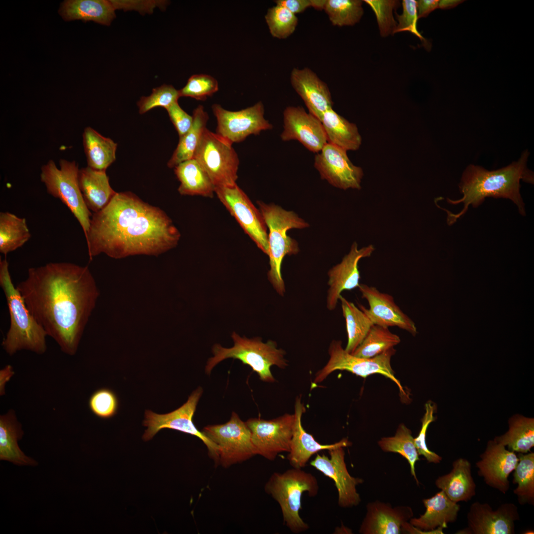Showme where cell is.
Segmentation results:
<instances>
[{
	"label": "cell",
	"instance_id": "cell-22",
	"mask_svg": "<svg viewBox=\"0 0 534 534\" xmlns=\"http://www.w3.org/2000/svg\"><path fill=\"white\" fill-rule=\"evenodd\" d=\"M374 250L373 245L358 249L357 243L354 242L349 253L343 257L339 264L328 271V285L329 287L326 300L328 310L335 309L343 291L358 287L360 279L358 262L362 258L370 257Z\"/></svg>",
	"mask_w": 534,
	"mask_h": 534
},
{
	"label": "cell",
	"instance_id": "cell-40",
	"mask_svg": "<svg viewBox=\"0 0 534 534\" xmlns=\"http://www.w3.org/2000/svg\"><path fill=\"white\" fill-rule=\"evenodd\" d=\"M400 342V337L389 328L373 324L361 344L352 354L371 358L393 348Z\"/></svg>",
	"mask_w": 534,
	"mask_h": 534
},
{
	"label": "cell",
	"instance_id": "cell-19",
	"mask_svg": "<svg viewBox=\"0 0 534 534\" xmlns=\"http://www.w3.org/2000/svg\"><path fill=\"white\" fill-rule=\"evenodd\" d=\"M284 141L297 140L308 150L318 153L328 142L321 122L300 106H288L283 112Z\"/></svg>",
	"mask_w": 534,
	"mask_h": 534
},
{
	"label": "cell",
	"instance_id": "cell-31",
	"mask_svg": "<svg viewBox=\"0 0 534 534\" xmlns=\"http://www.w3.org/2000/svg\"><path fill=\"white\" fill-rule=\"evenodd\" d=\"M174 172L180 182L178 191L181 195L214 196L215 185L206 172L194 158L176 166Z\"/></svg>",
	"mask_w": 534,
	"mask_h": 534
},
{
	"label": "cell",
	"instance_id": "cell-52",
	"mask_svg": "<svg viewBox=\"0 0 534 534\" xmlns=\"http://www.w3.org/2000/svg\"><path fill=\"white\" fill-rule=\"evenodd\" d=\"M438 0H416L418 18L427 17L431 12L438 8Z\"/></svg>",
	"mask_w": 534,
	"mask_h": 534
},
{
	"label": "cell",
	"instance_id": "cell-45",
	"mask_svg": "<svg viewBox=\"0 0 534 534\" xmlns=\"http://www.w3.org/2000/svg\"><path fill=\"white\" fill-rule=\"evenodd\" d=\"M180 97L179 90L173 86L163 85L152 89L148 96H142L137 103L139 113L143 114L156 107L167 109Z\"/></svg>",
	"mask_w": 534,
	"mask_h": 534
},
{
	"label": "cell",
	"instance_id": "cell-43",
	"mask_svg": "<svg viewBox=\"0 0 534 534\" xmlns=\"http://www.w3.org/2000/svg\"><path fill=\"white\" fill-rule=\"evenodd\" d=\"M89 406L96 416L104 419H110L117 413L119 400L116 393L111 389L100 388L90 396Z\"/></svg>",
	"mask_w": 534,
	"mask_h": 534
},
{
	"label": "cell",
	"instance_id": "cell-2",
	"mask_svg": "<svg viewBox=\"0 0 534 534\" xmlns=\"http://www.w3.org/2000/svg\"><path fill=\"white\" fill-rule=\"evenodd\" d=\"M85 237L90 260L101 253L120 259L158 256L175 248L180 233L162 210L124 192H117L104 208L93 213Z\"/></svg>",
	"mask_w": 534,
	"mask_h": 534
},
{
	"label": "cell",
	"instance_id": "cell-21",
	"mask_svg": "<svg viewBox=\"0 0 534 534\" xmlns=\"http://www.w3.org/2000/svg\"><path fill=\"white\" fill-rule=\"evenodd\" d=\"M480 458L476 463L478 475L488 486L505 494L510 488L508 477L519 461L516 453L490 440Z\"/></svg>",
	"mask_w": 534,
	"mask_h": 534
},
{
	"label": "cell",
	"instance_id": "cell-54",
	"mask_svg": "<svg viewBox=\"0 0 534 534\" xmlns=\"http://www.w3.org/2000/svg\"><path fill=\"white\" fill-rule=\"evenodd\" d=\"M461 0H439L438 8L441 9H449L456 6L461 2Z\"/></svg>",
	"mask_w": 534,
	"mask_h": 534
},
{
	"label": "cell",
	"instance_id": "cell-8",
	"mask_svg": "<svg viewBox=\"0 0 534 534\" xmlns=\"http://www.w3.org/2000/svg\"><path fill=\"white\" fill-rule=\"evenodd\" d=\"M60 168L53 160L41 168V180L48 194L60 199L71 211L81 226L85 237L89 230L92 214L88 208L78 182V165L75 161H59Z\"/></svg>",
	"mask_w": 534,
	"mask_h": 534
},
{
	"label": "cell",
	"instance_id": "cell-46",
	"mask_svg": "<svg viewBox=\"0 0 534 534\" xmlns=\"http://www.w3.org/2000/svg\"><path fill=\"white\" fill-rule=\"evenodd\" d=\"M219 89L218 81L214 77L206 74L191 76L185 86L179 90L180 97H190L204 101Z\"/></svg>",
	"mask_w": 534,
	"mask_h": 534
},
{
	"label": "cell",
	"instance_id": "cell-9",
	"mask_svg": "<svg viewBox=\"0 0 534 534\" xmlns=\"http://www.w3.org/2000/svg\"><path fill=\"white\" fill-rule=\"evenodd\" d=\"M211 179L215 187L236 184L239 160L232 143L207 128L193 158Z\"/></svg>",
	"mask_w": 534,
	"mask_h": 534
},
{
	"label": "cell",
	"instance_id": "cell-35",
	"mask_svg": "<svg viewBox=\"0 0 534 534\" xmlns=\"http://www.w3.org/2000/svg\"><path fill=\"white\" fill-rule=\"evenodd\" d=\"M193 124L189 131L179 137V142L167 165L175 168L180 163L192 159L206 130L209 116L199 105L193 112Z\"/></svg>",
	"mask_w": 534,
	"mask_h": 534
},
{
	"label": "cell",
	"instance_id": "cell-18",
	"mask_svg": "<svg viewBox=\"0 0 534 534\" xmlns=\"http://www.w3.org/2000/svg\"><path fill=\"white\" fill-rule=\"evenodd\" d=\"M328 451L330 457L317 453L310 462V465L334 481L338 491L339 506L349 508L357 506L361 499L356 487L362 483L363 480L349 474L345 463L343 447Z\"/></svg>",
	"mask_w": 534,
	"mask_h": 534
},
{
	"label": "cell",
	"instance_id": "cell-14",
	"mask_svg": "<svg viewBox=\"0 0 534 534\" xmlns=\"http://www.w3.org/2000/svg\"><path fill=\"white\" fill-rule=\"evenodd\" d=\"M246 422L251 431L257 455L273 461L279 453L289 452L294 414L286 413L271 420L252 418Z\"/></svg>",
	"mask_w": 534,
	"mask_h": 534
},
{
	"label": "cell",
	"instance_id": "cell-11",
	"mask_svg": "<svg viewBox=\"0 0 534 534\" xmlns=\"http://www.w3.org/2000/svg\"><path fill=\"white\" fill-rule=\"evenodd\" d=\"M202 432L218 446V465L223 468L245 461L257 455L249 428L235 412H232L230 419L225 423L207 425Z\"/></svg>",
	"mask_w": 534,
	"mask_h": 534
},
{
	"label": "cell",
	"instance_id": "cell-26",
	"mask_svg": "<svg viewBox=\"0 0 534 534\" xmlns=\"http://www.w3.org/2000/svg\"><path fill=\"white\" fill-rule=\"evenodd\" d=\"M425 513L418 518H411L410 524L425 534H443L448 523L456 521L460 506L450 499L442 490L432 497L424 499Z\"/></svg>",
	"mask_w": 534,
	"mask_h": 534
},
{
	"label": "cell",
	"instance_id": "cell-33",
	"mask_svg": "<svg viewBox=\"0 0 534 534\" xmlns=\"http://www.w3.org/2000/svg\"><path fill=\"white\" fill-rule=\"evenodd\" d=\"M83 139L88 166L106 171L116 160L117 144L89 127L85 129Z\"/></svg>",
	"mask_w": 534,
	"mask_h": 534
},
{
	"label": "cell",
	"instance_id": "cell-39",
	"mask_svg": "<svg viewBox=\"0 0 534 534\" xmlns=\"http://www.w3.org/2000/svg\"><path fill=\"white\" fill-rule=\"evenodd\" d=\"M518 462L513 471V491L521 505L534 504V452L518 453Z\"/></svg>",
	"mask_w": 534,
	"mask_h": 534
},
{
	"label": "cell",
	"instance_id": "cell-50",
	"mask_svg": "<svg viewBox=\"0 0 534 534\" xmlns=\"http://www.w3.org/2000/svg\"><path fill=\"white\" fill-rule=\"evenodd\" d=\"M115 9L135 10L139 12H150L156 6L165 3L158 0H111Z\"/></svg>",
	"mask_w": 534,
	"mask_h": 534
},
{
	"label": "cell",
	"instance_id": "cell-5",
	"mask_svg": "<svg viewBox=\"0 0 534 534\" xmlns=\"http://www.w3.org/2000/svg\"><path fill=\"white\" fill-rule=\"evenodd\" d=\"M267 227L270 269L267 276L277 293L283 296L285 283L281 273V265L286 255H296L299 252L297 241L287 235L292 229H303L309 224L291 211H287L273 203L257 202Z\"/></svg>",
	"mask_w": 534,
	"mask_h": 534
},
{
	"label": "cell",
	"instance_id": "cell-24",
	"mask_svg": "<svg viewBox=\"0 0 534 534\" xmlns=\"http://www.w3.org/2000/svg\"><path fill=\"white\" fill-rule=\"evenodd\" d=\"M367 512L360 525L362 534H399L412 517L408 506L392 507L390 504L376 500L367 505Z\"/></svg>",
	"mask_w": 534,
	"mask_h": 534
},
{
	"label": "cell",
	"instance_id": "cell-29",
	"mask_svg": "<svg viewBox=\"0 0 534 534\" xmlns=\"http://www.w3.org/2000/svg\"><path fill=\"white\" fill-rule=\"evenodd\" d=\"M115 10L111 0H67L61 3L58 13L65 21H92L109 26L116 17Z\"/></svg>",
	"mask_w": 534,
	"mask_h": 534
},
{
	"label": "cell",
	"instance_id": "cell-49",
	"mask_svg": "<svg viewBox=\"0 0 534 534\" xmlns=\"http://www.w3.org/2000/svg\"><path fill=\"white\" fill-rule=\"evenodd\" d=\"M166 110L169 118L175 127L180 137L185 134L190 129L193 119L184 111L176 102L168 107Z\"/></svg>",
	"mask_w": 534,
	"mask_h": 534
},
{
	"label": "cell",
	"instance_id": "cell-55",
	"mask_svg": "<svg viewBox=\"0 0 534 534\" xmlns=\"http://www.w3.org/2000/svg\"><path fill=\"white\" fill-rule=\"evenodd\" d=\"M312 6L314 9L318 10L324 9L326 0H312Z\"/></svg>",
	"mask_w": 534,
	"mask_h": 534
},
{
	"label": "cell",
	"instance_id": "cell-34",
	"mask_svg": "<svg viewBox=\"0 0 534 534\" xmlns=\"http://www.w3.org/2000/svg\"><path fill=\"white\" fill-rule=\"evenodd\" d=\"M508 430L494 441L515 453H526L534 446V419L517 414L508 420Z\"/></svg>",
	"mask_w": 534,
	"mask_h": 534
},
{
	"label": "cell",
	"instance_id": "cell-51",
	"mask_svg": "<svg viewBox=\"0 0 534 534\" xmlns=\"http://www.w3.org/2000/svg\"><path fill=\"white\" fill-rule=\"evenodd\" d=\"M275 2L276 5L286 7L295 14L302 12L312 6V0H277Z\"/></svg>",
	"mask_w": 534,
	"mask_h": 534
},
{
	"label": "cell",
	"instance_id": "cell-48",
	"mask_svg": "<svg viewBox=\"0 0 534 534\" xmlns=\"http://www.w3.org/2000/svg\"><path fill=\"white\" fill-rule=\"evenodd\" d=\"M402 13L396 14L398 21L395 34L398 32L408 31L417 36L421 40H425L417 29L418 19L417 2L415 0H403L402 1Z\"/></svg>",
	"mask_w": 534,
	"mask_h": 534
},
{
	"label": "cell",
	"instance_id": "cell-16",
	"mask_svg": "<svg viewBox=\"0 0 534 534\" xmlns=\"http://www.w3.org/2000/svg\"><path fill=\"white\" fill-rule=\"evenodd\" d=\"M314 166L322 179L343 190H359L363 176L362 169L354 165L347 151L327 142L315 156Z\"/></svg>",
	"mask_w": 534,
	"mask_h": 534
},
{
	"label": "cell",
	"instance_id": "cell-23",
	"mask_svg": "<svg viewBox=\"0 0 534 534\" xmlns=\"http://www.w3.org/2000/svg\"><path fill=\"white\" fill-rule=\"evenodd\" d=\"M306 408L301 401V397L296 398L295 403V422L291 439L290 449L287 459L290 466L302 469L307 465L311 457L323 450H330L339 447H347L351 443L346 438L329 445L317 442L313 436L307 432L302 424V416Z\"/></svg>",
	"mask_w": 534,
	"mask_h": 534
},
{
	"label": "cell",
	"instance_id": "cell-38",
	"mask_svg": "<svg viewBox=\"0 0 534 534\" xmlns=\"http://www.w3.org/2000/svg\"><path fill=\"white\" fill-rule=\"evenodd\" d=\"M378 444L384 451L399 453L406 459L410 465L411 474L418 485L415 465L420 458L411 431L404 424H400L394 436L383 437Z\"/></svg>",
	"mask_w": 534,
	"mask_h": 534
},
{
	"label": "cell",
	"instance_id": "cell-30",
	"mask_svg": "<svg viewBox=\"0 0 534 534\" xmlns=\"http://www.w3.org/2000/svg\"><path fill=\"white\" fill-rule=\"evenodd\" d=\"M24 432L18 421L15 411L10 409L0 416V460L14 464L35 466L37 462L25 455L19 447L18 442Z\"/></svg>",
	"mask_w": 534,
	"mask_h": 534
},
{
	"label": "cell",
	"instance_id": "cell-42",
	"mask_svg": "<svg viewBox=\"0 0 534 534\" xmlns=\"http://www.w3.org/2000/svg\"><path fill=\"white\" fill-rule=\"evenodd\" d=\"M265 19L271 35L279 39H286L292 35L298 21L296 14L279 5L268 9Z\"/></svg>",
	"mask_w": 534,
	"mask_h": 534
},
{
	"label": "cell",
	"instance_id": "cell-17",
	"mask_svg": "<svg viewBox=\"0 0 534 534\" xmlns=\"http://www.w3.org/2000/svg\"><path fill=\"white\" fill-rule=\"evenodd\" d=\"M467 519V527L456 534H514L520 515L512 503H503L493 510L489 504L476 501L470 506Z\"/></svg>",
	"mask_w": 534,
	"mask_h": 534
},
{
	"label": "cell",
	"instance_id": "cell-4",
	"mask_svg": "<svg viewBox=\"0 0 534 534\" xmlns=\"http://www.w3.org/2000/svg\"><path fill=\"white\" fill-rule=\"evenodd\" d=\"M0 286L3 291L10 316V326L1 345L9 355L20 350L43 354L46 350L47 334L28 309L14 286L6 258L0 260Z\"/></svg>",
	"mask_w": 534,
	"mask_h": 534
},
{
	"label": "cell",
	"instance_id": "cell-13",
	"mask_svg": "<svg viewBox=\"0 0 534 534\" xmlns=\"http://www.w3.org/2000/svg\"><path fill=\"white\" fill-rule=\"evenodd\" d=\"M215 193L244 232L267 255V226L259 209L256 208L245 193L237 184L215 187Z\"/></svg>",
	"mask_w": 534,
	"mask_h": 534
},
{
	"label": "cell",
	"instance_id": "cell-41",
	"mask_svg": "<svg viewBox=\"0 0 534 534\" xmlns=\"http://www.w3.org/2000/svg\"><path fill=\"white\" fill-rule=\"evenodd\" d=\"M363 1L360 0H326L324 10L334 26H353L363 14Z\"/></svg>",
	"mask_w": 534,
	"mask_h": 534
},
{
	"label": "cell",
	"instance_id": "cell-15",
	"mask_svg": "<svg viewBox=\"0 0 534 534\" xmlns=\"http://www.w3.org/2000/svg\"><path fill=\"white\" fill-rule=\"evenodd\" d=\"M212 108L217 122L216 133L232 144L273 128L264 117V107L261 101L236 111L226 110L218 104H213Z\"/></svg>",
	"mask_w": 534,
	"mask_h": 534
},
{
	"label": "cell",
	"instance_id": "cell-25",
	"mask_svg": "<svg viewBox=\"0 0 534 534\" xmlns=\"http://www.w3.org/2000/svg\"><path fill=\"white\" fill-rule=\"evenodd\" d=\"M290 82L309 113L320 121L323 113L332 108L333 103L327 85L310 69L293 68Z\"/></svg>",
	"mask_w": 534,
	"mask_h": 534
},
{
	"label": "cell",
	"instance_id": "cell-27",
	"mask_svg": "<svg viewBox=\"0 0 534 534\" xmlns=\"http://www.w3.org/2000/svg\"><path fill=\"white\" fill-rule=\"evenodd\" d=\"M435 485L456 503L467 502L476 495V485L471 473V464L463 458L455 460L451 471L438 478Z\"/></svg>",
	"mask_w": 534,
	"mask_h": 534
},
{
	"label": "cell",
	"instance_id": "cell-44",
	"mask_svg": "<svg viewBox=\"0 0 534 534\" xmlns=\"http://www.w3.org/2000/svg\"><path fill=\"white\" fill-rule=\"evenodd\" d=\"M374 11L382 37L393 35L397 22L393 16V10L400 5V1L389 0H364Z\"/></svg>",
	"mask_w": 534,
	"mask_h": 534
},
{
	"label": "cell",
	"instance_id": "cell-3",
	"mask_svg": "<svg viewBox=\"0 0 534 534\" xmlns=\"http://www.w3.org/2000/svg\"><path fill=\"white\" fill-rule=\"evenodd\" d=\"M529 155V152L526 150L517 161L491 171L479 166L469 165L459 184L462 197L456 200L447 199L451 204H464L462 210L456 214L445 209L447 214L448 224L454 223L465 214L470 205L477 207L487 197L509 199L517 205L520 214L525 216V204L520 192V180L534 183L533 173L527 167Z\"/></svg>",
	"mask_w": 534,
	"mask_h": 534
},
{
	"label": "cell",
	"instance_id": "cell-12",
	"mask_svg": "<svg viewBox=\"0 0 534 534\" xmlns=\"http://www.w3.org/2000/svg\"><path fill=\"white\" fill-rule=\"evenodd\" d=\"M203 394V389L198 387L189 396L187 401L176 410L165 414H158L146 410L142 424L147 427L142 439L144 441L151 440L160 430L169 429L190 434L200 439L207 446L209 456L218 465V446L199 431L194 424L193 418L199 400Z\"/></svg>",
	"mask_w": 534,
	"mask_h": 534
},
{
	"label": "cell",
	"instance_id": "cell-6",
	"mask_svg": "<svg viewBox=\"0 0 534 534\" xmlns=\"http://www.w3.org/2000/svg\"><path fill=\"white\" fill-rule=\"evenodd\" d=\"M318 490L314 475L293 467L282 473H273L265 485L266 493L278 503L284 524L294 534L305 532L310 528L299 515L303 493L307 492L309 496L315 497Z\"/></svg>",
	"mask_w": 534,
	"mask_h": 534
},
{
	"label": "cell",
	"instance_id": "cell-47",
	"mask_svg": "<svg viewBox=\"0 0 534 534\" xmlns=\"http://www.w3.org/2000/svg\"><path fill=\"white\" fill-rule=\"evenodd\" d=\"M425 412L422 419V426L418 435L414 438L415 445L420 455H423L429 463H439L442 457L436 453L430 450L427 446L426 437L427 430L430 424L435 419L434 413L435 405L430 401L425 405Z\"/></svg>",
	"mask_w": 534,
	"mask_h": 534
},
{
	"label": "cell",
	"instance_id": "cell-28",
	"mask_svg": "<svg viewBox=\"0 0 534 534\" xmlns=\"http://www.w3.org/2000/svg\"><path fill=\"white\" fill-rule=\"evenodd\" d=\"M78 182L86 206L94 213L104 208L117 193L111 187L105 171L88 166L79 169Z\"/></svg>",
	"mask_w": 534,
	"mask_h": 534
},
{
	"label": "cell",
	"instance_id": "cell-32",
	"mask_svg": "<svg viewBox=\"0 0 534 534\" xmlns=\"http://www.w3.org/2000/svg\"><path fill=\"white\" fill-rule=\"evenodd\" d=\"M328 143L346 150H356L361 137L356 124L339 115L333 108L325 111L321 119Z\"/></svg>",
	"mask_w": 534,
	"mask_h": 534
},
{
	"label": "cell",
	"instance_id": "cell-10",
	"mask_svg": "<svg viewBox=\"0 0 534 534\" xmlns=\"http://www.w3.org/2000/svg\"><path fill=\"white\" fill-rule=\"evenodd\" d=\"M396 352L393 348L373 357H361L346 351L341 341L332 340L328 348L329 359L326 365L316 373L313 382L315 384L322 382L329 374L337 370L348 371L363 378L371 374H380L394 382L401 394L405 395L391 365V357Z\"/></svg>",
	"mask_w": 534,
	"mask_h": 534
},
{
	"label": "cell",
	"instance_id": "cell-1",
	"mask_svg": "<svg viewBox=\"0 0 534 534\" xmlns=\"http://www.w3.org/2000/svg\"><path fill=\"white\" fill-rule=\"evenodd\" d=\"M16 287L47 335L74 355L99 294L88 267L60 262L31 267Z\"/></svg>",
	"mask_w": 534,
	"mask_h": 534
},
{
	"label": "cell",
	"instance_id": "cell-7",
	"mask_svg": "<svg viewBox=\"0 0 534 534\" xmlns=\"http://www.w3.org/2000/svg\"><path fill=\"white\" fill-rule=\"evenodd\" d=\"M231 337L234 342L232 347L227 348L216 344L212 348L214 356L209 358L205 371L210 375L214 367L222 360L232 358L240 360L249 366L259 375L261 381L272 383L275 379L270 371V367L275 365L284 369L288 366L285 358L286 352L277 348V344L272 340L264 343L260 337L249 339L241 337L233 332Z\"/></svg>",
	"mask_w": 534,
	"mask_h": 534
},
{
	"label": "cell",
	"instance_id": "cell-36",
	"mask_svg": "<svg viewBox=\"0 0 534 534\" xmlns=\"http://www.w3.org/2000/svg\"><path fill=\"white\" fill-rule=\"evenodd\" d=\"M345 319L348 335L346 351L353 354L366 337L373 325L367 315L343 296L339 298Z\"/></svg>",
	"mask_w": 534,
	"mask_h": 534
},
{
	"label": "cell",
	"instance_id": "cell-53",
	"mask_svg": "<svg viewBox=\"0 0 534 534\" xmlns=\"http://www.w3.org/2000/svg\"><path fill=\"white\" fill-rule=\"evenodd\" d=\"M14 372L10 365H7L0 371V394L2 396L5 394V386L9 381Z\"/></svg>",
	"mask_w": 534,
	"mask_h": 534
},
{
	"label": "cell",
	"instance_id": "cell-20",
	"mask_svg": "<svg viewBox=\"0 0 534 534\" xmlns=\"http://www.w3.org/2000/svg\"><path fill=\"white\" fill-rule=\"evenodd\" d=\"M358 288L362 298L369 305L368 309L361 305H358L359 308L367 315L373 324L388 328L396 326L413 336L417 334L415 323L396 304L392 296L364 284H359Z\"/></svg>",
	"mask_w": 534,
	"mask_h": 534
},
{
	"label": "cell",
	"instance_id": "cell-37",
	"mask_svg": "<svg viewBox=\"0 0 534 534\" xmlns=\"http://www.w3.org/2000/svg\"><path fill=\"white\" fill-rule=\"evenodd\" d=\"M31 237L25 218L0 213V252L6 255L22 246Z\"/></svg>",
	"mask_w": 534,
	"mask_h": 534
}]
</instances>
